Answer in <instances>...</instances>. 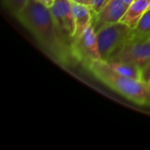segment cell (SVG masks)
Instances as JSON below:
<instances>
[{"mask_svg":"<svg viewBox=\"0 0 150 150\" xmlns=\"http://www.w3.org/2000/svg\"><path fill=\"white\" fill-rule=\"evenodd\" d=\"M72 2V8H73V13H74V18H75V33L73 36V40L79 37L83 31L91 24L92 22V13L91 9L88 5Z\"/></svg>","mask_w":150,"mask_h":150,"instance_id":"cell-8","label":"cell"},{"mask_svg":"<svg viewBox=\"0 0 150 150\" xmlns=\"http://www.w3.org/2000/svg\"><path fill=\"white\" fill-rule=\"evenodd\" d=\"M37 1H39L40 3L43 4L44 5H46V6H47L49 8L52 6V4L54 3V0H37Z\"/></svg>","mask_w":150,"mask_h":150,"instance_id":"cell-15","label":"cell"},{"mask_svg":"<svg viewBox=\"0 0 150 150\" xmlns=\"http://www.w3.org/2000/svg\"><path fill=\"white\" fill-rule=\"evenodd\" d=\"M131 62L142 69L150 62V38L128 40L106 62Z\"/></svg>","mask_w":150,"mask_h":150,"instance_id":"cell-5","label":"cell"},{"mask_svg":"<svg viewBox=\"0 0 150 150\" xmlns=\"http://www.w3.org/2000/svg\"><path fill=\"white\" fill-rule=\"evenodd\" d=\"M88 69L97 79L128 100L139 105L150 106V84L149 83L118 74L103 60L92 62Z\"/></svg>","mask_w":150,"mask_h":150,"instance_id":"cell-2","label":"cell"},{"mask_svg":"<svg viewBox=\"0 0 150 150\" xmlns=\"http://www.w3.org/2000/svg\"><path fill=\"white\" fill-rule=\"evenodd\" d=\"M96 33L101 59L107 62L130 39L132 28L118 22L105 25Z\"/></svg>","mask_w":150,"mask_h":150,"instance_id":"cell-3","label":"cell"},{"mask_svg":"<svg viewBox=\"0 0 150 150\" xmlns=\"http://www.w3.org/2000/svg\"><path fill=\"white\" fill-rule=\"evenodd\" d=\"M107 63L118 74L127 77L141 80L142 69L136 64L125 62H111Z\"/></svg>","mask_w":150,"mask_h":150,"instance_id":"cell-10","label":"cell"},{"mask_svg":"<svg viewBox=\"0 0 150 150\" xmlns=\"http://www.w3.org/2000/svg\"><path fill=\"white\" fill-rule=\"evenodd\" d=\"M150 38V7L143 14L136 26L132 29L129 40H141Z\"/></svg>","mask_w":150,"mask_h":150,"instance_id":"cell-11","label":"cell"},{"mask_svg":"<svg viewBox=\"0 0 150 150\" xmlns=\"http://www.w3.org/2000/svg\"><path fill=\"white\" fill-rule=\"evenodd\" d=\"M141 80L146 83L150 84V62L142 69V76Z\"/></svg>","mask_w":150,"mask_h":150,"instance_id":"cell-14","label":"cell"},{"mask_svg":"<svg viewBox=\"0 0 150 150\" xmlns=\"http://www.w3.org/2000/svg\"><path fill=\"white\" fill-rule=\"evenodd\" d=\"M134 1V0H124V2H125L127 5H130Z\"/></svg>","mask_w":150,"mask_h":150,"instance_id":"cell-17","label":"cell"},{"mask_svg":"<svg viewBox=\"0 0 150 150\" xmlns=\"http://www.w3.org/2000/svg\"><path fill=\"white\" fill-rule=\"evenodd\" d=\"M150 7V0H134L127 10L120 22L126 24L130 28H134L143 16V14Z\"/></svg>","mask_w":150,"mask_h":150,"instance_id":"cell-9","label":"cell"},{"mask_svg":"<svg viewBox=\"0 0 150 150\" xmlns=\"http://www.w3.org/2000/svg\"><path fill=\"white\" fill-rule=\"evenodd\" d=\"M71 50L77 63L82 64L86 69H88L92 62L102 60L98 48L97 33L92 24H91L79 37L72 40Z\"/></svg>","mask_w":150,"mask_h":150,"instance_id":"cell-4","label":"cell"},{"mask_svg":"<svg viewBox=\"0 0 150 150\" xmlns=\"http://www.w3.org/2000/svg\"><path fill=\"white\" fill-rule=\"evenodd\" d=\"M50 11L65 38L72 43L76 25L71 0H54Z\"/></svg>","mask_w":150,"mask_h":150,"instance_id":"cell-6","label":"cell"},{"mask_svg":"<svg viewBox=\"0 0 150 150\" xmlns=\"http://www.w3.org/2000/svg\"><path fill=\"white\" fill-rule=\"evenodd\" d=\"M107 1L108 0H89L88 6L91 11L92 17L96 15L102 9V7L105 4Z\"/></svg>","mask_w":150,"mask_h":150,"instance_id":"cell-13","label":"cell"},{"mask_svg":"<svg viewBox=\"0 0 150 150\" xmlns=\"http://www.w3.org/2000/svg\"><path fill=\"white\" fill-rule=\"evenodd\" d=\"M16 18L33 35L43 51L64 68L75 66L71 42L68 40L51 13L50 8L37 0H28Z\"/></svg>","mask_w":150,"mask_h":150,"instance_id":"cell-1","label":"cell"},{"mask_svg":"<svg viewBox=\"0 0 150 150\" xmlns=\"http://www.w3.org/2000/svg\"><path fill=\"white\" fill-rule=\"evenodd\" d=\"M71 1L76 2V3L83 4H86V5H88V3H89V0H71Z\"/></svg>","mask_w":150,"mask_h":150,"instance_id":"cell-16","label":"cell"},{"mask_svg":"<svg viewBox=\"0 0 150 150\" xmlns=\"http://www.w3.org/2000/svg\"><path fill=\"white\" fill-rule=\"evenodd\" d=\"M128 6L124 0H108L102 9L92 17V25L97 32L100 27L120 22Z\"/></svg>","mask_w":150,"mask_h":150,"instance_id":"cell-7","label":"cell"},{"mask_svg":"<svg viewBox=\"0 0 150 150\" xmlns=\"http://www.w3.org/2000/svg\"><path fill=\"white\" fill-rule=\"evenodd\" d=\"M7 11L15 18L25 7L28 0H2Z\"/></svg>","mask_w":150,"mask_h":150,"instance_id":"cell-12","label":"cell"}]
</instances>
